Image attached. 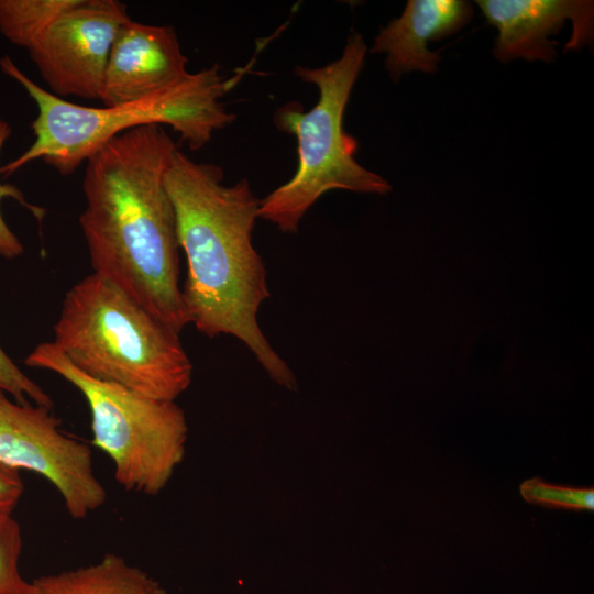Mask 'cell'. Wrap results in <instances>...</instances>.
Returning <instances> with one entry per match:
<instances>
[{
  "mask_svg": "<svg viewBox=\"0 0 594 594\" xmlns=\"http://www.w3.org/2000/svg\"><path fill=\"white\" fill-rule=\"evenodd\" d=\"M53 332L67 360L96 380L162 400L190 384L179 333L94 272L67 290Z\"/></svg>",
  "mask_w": 594,
  "mask_h": 594,
  "instance_id": "obj_4",
  "label": "cell"
},
{
  "mask_svg": "<svg viewBox=\"0 0 594 594\" xmlns=\"http://www.w3.org/2000/svg\"><path fill=\"white\" fill-rule=\"evenodd\" d=\"M223 170L199 163L179 148L165 175L177 235L187 262L182 288L189 323L209 338L235 337L279 384L294 376L258 326L261 305L271 297L266 271L253 246L260 199L246 178L227 186Z\"/></svg>",
  "mask_w": 594,
  "mask_h": 594,
  "instance_id": "obj_2",
  "label": "cell"
},
{
  "mask_svg": "<svg viewBox=\"0 0 594 594\" xmlns=\"http://www.w3.org/2000/svg\"><path fill=\"white\" fill-rule=\"evenodd\" d=\"M366 52L363 36L354 32L334 62L295 67L297 77L318 88L319 99L308 111L288 102L275 112L277 129L297 139L298 166L287 183L260 200L258 210L260 218L284 233H296L305 213L330 190L383 195L392 189L385 178L358 163V142L343 129L345 107Z\"/></svg>",
  "mask_w": 594,
  "mask_h": 594,
  "instance_id": "obj_5",
  "label": "cell"
},
{
  "mask_svg": "<svg viewBox=\"0 0 594 594\" xmlns=\"http://www.w3.org/2000/svg\"><path fill=\"white\" fill-rule=\"evenodd\" d=\"M0 389L15 400L53 407L51 396L11 360L0 345Z\"/></svg>",
  "mask_w": 594,
  "mask_h": 594,
  "instance_id": "obj_16",
  "label": "cell"
},
{
  "mask_svg": "<svg viewBox=\"0 0 594 594\" xmlns=\"http://www.w3.org/2000/svg\"><path fill=\"white\" fill-rule=\"evenodd\" d=\"M23 492L20 471L0 462V519L12 516Z\"/></svg>",
  "mask_w": 594,
  "mask_h": 594,
  "instance_id": "obj_18",
  "label": "cell"
},
{
  "mask_svg": "<svg viewBox=\"0 0 594 594\" xmlns=\"http://www.w3.org/2000/svg\"><path fill=\"white\" fill-rule=\"evenodd\" d=\"M0 68L24 88L37 108L31 123L34 141L0 167L6 176L38 158L59 174L69 175L117 135L150 124L170 127L190 150H199L217 130L235 120L221 102L232 84L222 76L219 65L111 107L82 106L57 97L25 75L8 55L0 58Z\"/></svg>",
  "mask_w": 594,
  "mask_h": 594,
  "instance_id": "obj_3",
  "label": "cell"
},
{
  "mask_svg": "<svg viewBox=\"0 0 594 594\" xmlns=\"http://www.w3.org/2000/svg\"><path fill=\"white\" fill-rule=\"evenodd\" d=\"M30 594H165L139 566L117 553L32 581Z\"/></svg>",
  "mask_w": 594,
  "mask_h": 594,
  "instance_id": "obj_12",
  "label": "cell"
},
{
  "mask_svg": "<svg viewBox=\"0 0 594 594\" xmlns=\"http://www.w3.org/2000/svg\"><path fill=\"white\" fill-rule=\"evenodd\" d=\"M472 4L462 0H409L404 12L381 30L372 53H385V67L394 81L413 70L433 73L438 52L428 42L446 37L469 23Z\"/></svg>",
  "mask_w": 594,
  "mask_h": 594,
  "instance_id": "obj_11",
  "label": "cell"
},
{
  "mask_svg": "<svg viewBox=\"0 0 594 594\" xmlns=\"http://www.w3.org/2000/svg\"><path fill=\"white\" fill-rule=\"evenodd\" d=\"M24 363L55 373L80 392L90 411L91 442L112 461L119 485L145 495L163 488L180 459L187 430L174 400L151 398L90 377L52 341L35 346Z\"/></svg>",
  "mask_w": 594,
  "mask_h": 594,
  "instance_id": "obj_6",
  "label": "cell"
},
{
  "mask_svg": "<svg viewBox=\"0 0 594 594\" xmlns=\"http://www.w3.org/2000/svg\"><path fill=\"white\" fill-rule=\"evenodd\" d=\"M22 531L12 517L0 519V594H30L32 581L20 573L19 561L22 552Z\"/></svg>",
  "mask_w": 594,
  "mask_h": 594,
  "instance_id": "obj_14",
  "label": "cell"
},
{
  "mask_svg": "<svg viewBox=\"0 0 594 594\" xmlns=\"http://www.w3.org/2000/svg\"><path fill=\"white\" fill-rule=\"evenodd\" d=\"M78 0H0V33L28 50Z\"/></svg>",
  "mask_w": 594,
  "mask_h": 594,
  "instance_id": "obj_13",
  "label": "cell"
},
{
  "mask_svg": "<svg viewBox=\"0 0 594 594\" xmlns=\"http://www.w3.org/2000/svg\"><path fill=\"white\" fill-rule=\"evenodd\" d=\"M487 22L498 30L494 55L501 62L515 58L551 62L559 33L566 20L573 32L565 51L581 50L593 38V1L583 0H477Z\"/></svg>",
  "mask_w": 594,
  "mask_h": 594,
  "instance_id": "obj_9",
  "label": "cell"
},
{
  "mask_svg": "<svg viewBox=\"0 0 594 594\" xmlns=\"http://www.w3.org/2000/svg\"><path fill=\"white\" fill-rule=\"evenodd\" d=\"M11 132L12 129L10 124L6 120L0 119V153L6 141L10 138ZM6 197L15 199L18 202L29 209L37 220L41 221L43 219L45 211L44 209L28 202L23 193L15 186L0 183V201ZM23 252V244L9 228L0 211V255L8 260H12L20 256Z\"/></svg>",
  "mask_w": 594,
  "mask_h": 594,
  "instance_id": "obj_17",
  "label": "cell"
},
{
  "mask_svg": "<svg viewBox=\"0 0 594 594\" xmlns=\"http://www.w3.org/2000/svg\"><path fill=\"white\" fill-rule=\"evenodd\" d=\"M177 150L158 124L107 142L86 161L79 224L94 273L179 333L189 321L179 285L176 215L165 185Z\"/></svg>",
  "mask_w": 594,
  "mask_h": 594,
  "instance_id": "obj_1",
  "label": "cell"
},
{
  "mask_svg": "<svg viewBox=\"0 0 594 594\" xmlns=\"http://www.w3.org/2000/svg\"><path fill=\"white\" fill-rule=\"evenodd\" d=\"M521 496L529 503L551 508L593 510L594 491L592 487L552 485L535 477L522 482Z\"/></svg>",
  "mask_w": 594,
  "mask_h": 594,
  "instance_id": "obj_15",
  "label": "cell"
},
{
  "mask_svg": "<svg viewBox=\"0 0 594 594\" xmlns=\"http://www.w3.org/2000/svg\"><path fill=\"white\" fill-rule=\"evenodd\" d=\"M188 58L172 26L130 19L119 30L106 68L100 101H132L184 79Z\"/></svg>",
  "mask_w": 594,
  "mask_h": 594,
  "instance_id": "obj_10",
  "label": "cell"
},
{
  "mask_svg": "<svg viewBox=\"0 0 594 594\" xmlns=\"http://www.w3.org/2000/svg\"><path fill=\"white\" fill-rule=\"evenodd\" d=\"M0 389V462L46 479L67 513L84 519L107 499L90 448L66 435L50 407L12 400Z\"/></svg>",
  "mask_w": 594,
  "mask_h": 594,
  "instance_id": "obj_7",
  "label": "cell"
},
{
  "mask_svg": "<svg viewBox=\"0 0 594 594\" xmlns=\"http://www.w3.org/2000/svg\"><path fill=\"white\" fill-rule=\"evenodd\" d=\"M118 0H78L26 51L50 92L100 100L113 41L130 20Z\"/></svg>",
  "mask_w": 594,
  "mask_h": 594,
  "instance_id": "obj_8",
  "label": "cell"
}]
</instances>
